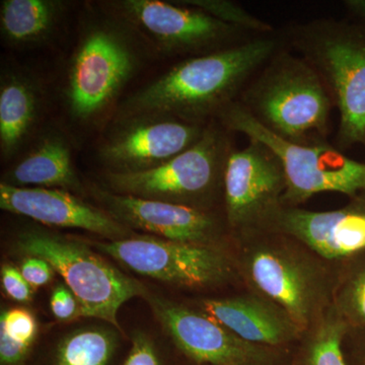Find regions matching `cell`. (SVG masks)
Segmentation results:
<instances>
[{"instance_id":"obj_1","label":"cell","mask_w":365,"mask_h":365,"mask_svg":"<svg viewBox=\"0 0 365 365\" xmlns=\"http://www.w3.org/2000/svg\"><path fill=\"white\" fill-rule=\"evenodd\" d=\"M283 45L276 32L182 59L127 98L117 117L153 114L207 125L239 100L255 74Z\"/></svg>"},{"instance_id":"obj_2","label":"cell","mask_w":365,"mask_h":365,"mask_svg":"<svg viewBox=\"0 0 365 365\" xmlns=\"http://www.w3.org/2000/svg\"><path fill=\"white\" fill-rule=\"evenodd\" d=\"M344 16L288 25L285 47L302 57L323 81L339 111L338 150L365 148V0L343 2Z\"/></svg>"},{"instance_id":"obj_3","label":"cell","mask_w":365,"mask_h":365,"mask_svg":"<svg viewBox=\"0 0 365 365\" xmlns=\"http://www.w3.org/2000/svg\"><path fill=\"white\" fill-rule=\"evenodd\" d=\"M90 13L79 30L62 91L67 115L83 127L96 126L110 114L148 52L130 26L109 9Z\"/></svg>"},{"instance_id":"obj_4","label":"cell","mask_w":365,"mask_h":365,"mask_svg":"<svg viewBox=\"0 0 365 365\" xmlns=\"http://www.w3.org/2000/svg\"><path fill=\"white\" fill-rule=\"evenodd\" d=\"M237 102L266 130L297 144L327 143L335 105L319 74L283 45Z\"/></svg>"},{"instance_id":"obj_5","label":"cell","mask_w":365,"mask_h":365,"mask_svg":"<svg viewBox=\"0 0 365 365\" xmlns=\"http://www.w3.org/2000/svg\"><path fill=\"white\" fill-rule=\"evenodd\" d=\"M239 237L247 242L242 271L250 284L282 307L306 333L332 304L325 270L281 232L258 230Z\"/></svg>"},{"instance_id":"obj_6","label":"cell","mask_w":365,"mask_h":365,"mask_svg":"<svg viewBox=\"0 0 365 365\" xmlns=\"http://www.w3.org/2000/svg\"><path fill=\"white\" fill-rule=\"evenodd\" d=\"M232 132L217 120L207 125L198 143L155 169L133 174H103L104 189L122 194L210 210L220 193Z\"/></svg>"},{"instance_id":"obj_7","label":"cell","mask_w":365,"mask_h":365,"mask_svg":"<svg viewBox=\"0 0 365 365\" xmlns=\"http://www.w3.org/2000/svg\"><path fill=\"white\" fill-rule=\"evenodd\" d=\"M16 248L25 257L48 262L63 278L78 299L81 317L103 319L118 330H121L117 314L122 304L150 294L143 284L78 240L34 228L18 235Z\"/></svg>"},{"instance_id":"obj_8","label":"cell","mask_w":365,"mask_h":365,"mask_svg":"<svg viewBox=\"0 0 365 365\" xmlns=\"http://www.w3.org/2000/svg\"><path fill=\"white\" fill-rule=\"evenodd\" d=\"M217 121L232 133L265 144L279 158L287 179L285 207H299L324 192L349 198L365 192V163L346 157L329 141L306 145L284 140L266 130L237 101L223 110Z\"/></svg>"},{"instance_id":"obj_9","label":"cell","mask_w":365,"mask_h":365,"mask_svg":"<svg viewBox=\"0 0 365 365\" xmlns=\"http://www.w3.org/2000/svg\"><path fill=\"white\" fill-rule=\"evenodd\" d=\"M103 6L130 26L148 51L165 57L202 56L256 37L182 0H118Z\"/></svg>"},{"instance_id":"obj_10","label":"cell","mask_w":365,"mask_h":365,"mask_svg":"<svg viewBox=\"0 0 365 365\" xmlns=\"http://www.w3.org/2000/svg\"><path fill=\"white\" fill-rule=\"evenodd\" d=\"M91 245L134 272L176 287H216L232 273L230 259L215 245L174 242L150 235Z\"/></svg>"},{"instance_id":"obj_11","label":"cell","mask_w":365,"mask_h":365,"mask_svg":"<svg viewBox=\"0 0 365 365\" xmlns=\"http://www.w3.org/2000/svg\"><path fill=\"white\" fill-rule=\"evenodd\" d=\"M287 179L282 163L265 144L249 140L230 153L223 179L227 227L237 235L267 230L283 207Z\"/></svg>"},{"instance_id":"obj_12","label":"cell","mask_w":365,"mask_h":365,"mask_svg":"<svg viewBox=\"0 0 365 365\" xmlns=\"http://www.w3.org/2000/svg\"><path fill=\"white\" fill-rule=\"evenodd\" d=\"M207 125L153 114L117 117L98 143V160L115 174L155 169L198 143Z\"/></svg>"},{"instance_id":"obj_13","label":"cell","mask_w":365,"mask_h":365,"mask_svg":"<svg viewBox=\"0 0 365 365\" xmlns=\"http://www.w3.org/2000/svg\"><path fill=\"white\" fill-rule=\"evenodd\" d=\"M148 304L178 349L199 365H275L274 348L242 339L207 314L148 294Z\"/></svg>"},{"instance_id":"obj_14","label":"cell","mask_w":365,"mask_h":365,"mask_svg":"<svg viewBox=\"0 0 365 365\" xmlns=\"http://www.w3.org/2000/svg\"><path fill=\"white\" fill-rule=\"evenodd\" d=\"M267 230L292 237L319 258L345 263L365 251V192L337 210L283 206Z\"/></svg>"},{"instance_id":"obj_15","label":"cell","mask_w":365,"mask_h":365,"mask_svg":"<svg viewBox=\"0 0 365 365\" xmlns=\"http://www.w3.org/2000/svg\"><path fill=\"white\" fill-rule=\"evenodd\" d=\"M91 193L101 208L130 230L199 245H215L222 234V223L211 210L122 195L98 187L91 188Z\"/></svg>"},{"instance_id":"obj_16","label":"cell","mask_w":365,"mask_h":365,"mask_svg":"<svg viewBox=\"0 0 365 365\" xmlns=\"http://www.w3.org/2000/svg\"><path fill=\"white\" fill-rule=\"evenodd\" d=\"M0 208L49 227L86 230L109 241L136 235L104 209L96 207L66 190L20 188L0 182Z\"/></svg>"},{"instance_id":"obj_17","label":"cell","mask_w":365,"mask_h":365,"mask_svg":"<svg viewBox=\"0 0 365 365\" xmlns=\"http://www.w3.org/2000/svg\"><path fill=\"white\" fill-rule=\"evenodd\" d=\"M199 306L204 314L254 344L277 348L304 334L282 307L260 294L202 299Z\"/></svg>"},{"instance_id":"obj_18","label":"cell","mask_w":365,"mask_h":365,"mask_svg":"<svg viewBox=\"0 0 365 365\" xmlns=\"http://www.w3.org/2000/svg\"><path fill=\"white\" fill-rule=\"evenodd\" d=\"M4 179L1 182L20 188L81 190L72 160L71 141L56 128L46 129L34 137Z\"/></svg>"},{"instance_id":"obj_19","label":"cell","mask_w":365,"mask_h":365,"mask_svg":"<svg viewBox=\"0 0 365 365\" xmlns=\"http://www.w3.org/2000/svg\"><path fill=\"white\" fill-rule=\"evenodd\" d=\"M41 93L29 74L2 69L0 78V151L4 160L21 153L33 140L41 114Z\"/></svg>"},{"instance_id":"obj_20","label":"cell","mask_w":365,"mask_h":365,"mask_svg":"<svg viewBox=\"0 0 365 365\" xmlns=\"http://www.w3.org/2000/svg\"><path fill=\"white\" fill-rule=\"evenodd\" d=\"M60 0H2L0 33L14 48L44 44L58 30L67 11Z\"/></svg>"},{"instance_id":"obj_21","label":"cell","mask_w":365,"mask_h":365,"mask_svg":"<svg viewBox=\"0 0 365 365\" xmlns=\"http://www.w3.org/2000/svg\"><path fill=\"white\" fill-rule=\"evenodd\" d=\"M309 331L294 365H349L343 343L350 327L333 304Z\"/></svg>"},{"instance_id":"obj_22","label":"cell","mask_w":365,"mask_h":365,"mask_svg":"<svg viewBox=\"0 0 365 365\" xmlns=\"http://www.w3.org/2000/svg\"><path fill=\"white\" fill-rule=\"evenodd\" d=\"M117 347L118 336L114 331L83 329L60 341L52 365H109Z\"/></svg>"},{"instance_id":"obj_23","label":"cell","mask_w":365,"mask_h":365,"mask_svg":"<svg viewBox=\"0 0 365 365\" xmlns=\"http://www.w3.org/2000/svg\"><path fill=\"white\" fill-rule=\"evenodd\" d=\"M333 297L350 330H365V251L343 263Z\"/></svg>"},{"instance_id":"obj_24","label":"cell","mask_w":365,"mask_h":365,"mask_svg":"<svg viewBox=\"0 0 365 365\" xmlns=\"http://www.w3.org/2000/svg\"><path fill=\"white\" fill-rule=\"evenodd\" d=\"M184 4L195 6L213 18L234 26L240 30L256 36L275 34V29L270 24L256 18L240 4L227 0H182Z\"/></svg>"},{"instance_id":"obj_25","label":"cell","mask_w":365,"mask_h":365,"mask_svg":"<svg viewBox=\"0 0 365 365\" xmlns=\"http://www.w3.org/2000/svg\"><path fill=\"white\" fill-rule=\"evenodd\" d=\"M0 329L16 342L32 348L38 335V323L32 312L24 307L4 311L0 317Z\"/></svg>"},{"instance_id":"obj_26","label":"cell","mask_w":365,"mask_h":365,"mask_svg":"<svg viewBox=\"0 0 365 365\" xmlns=\"http://www.w3.org/2000/svg\"><path fill=\"white\" fill-rule=\"evenodd\" d=\"M123 365H165L155 342L143 332L134 333L130 351Z\"/></svg>"},{"instance_id":"obj_27","label":"cell","mask_w":365,"mask_h":365,"mask_svg":"<svg viewBox=\"0 0 365 365\" xmlns=\"http://www.w3.org/2000/svg\"><path fill=\"white\" fill-rule=\"evenodd\" d=\"M1 284L7 297L18 302H30L33 299L34 288L26 282L21 270L11 264H4L1 267Z\"/></svg>"},{"instance_id":"obj_28","label":"cell","mask_w":365,"mask_h":365,"mask_svg":"<svg viewBox=\"0 0 365 365\" xmlns=\"http://www.w3.org/2000/svg\"><path fill=\"white\" fill-rule=\"evenodd\" d=\"M50 307L55 318L59 321H71L81 317L78 299L64 284H58L53 289Z\"/></svg>"},{"instance_id":"obj_29","label":"cell","mask_w":365,"mask_h":365,"mask_svg":"<svg viewBox=\"0 0 365 365\" xmlns=\"http://www.w3.org/2000/svg\"><path fill=\"white\" fill-rule=\"evenodd\" d=\"M21 275L35 289L51 281L55 271L50 264L37 257H26L21 265Z\"/></svg>"},{"instance_id":"obj_30","label":"cell","mask_w":365,"mask_h":365,"mask_svg":"<svg viewBox=\"0 0 365 365\" xmlns=\"http://www.w3.org/2000/svg\"><path fill=\"white\" fill-rule=\"evenodd\" d=\"M30 348L11 339L0 329V364L1 365H21L29 356Z\"/></svg>"},{"instance_id":"obj_31","label":"cell","mask_w":365,"mask_h":365,"mask_svg":"<svg viewBox=\"0 0 365 365\" xmlns=\"http://www.w3.org/2000/svg\"><path fill=\"white\" fill-rule=\"evenodd\" d=\"M351 341L349 365H365V330H350Z\"/></svg>"}]
</instances>
